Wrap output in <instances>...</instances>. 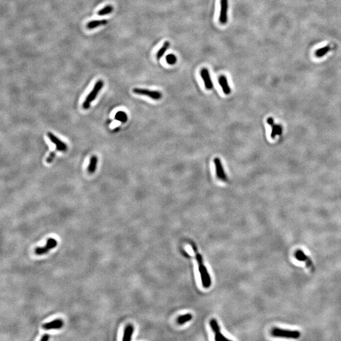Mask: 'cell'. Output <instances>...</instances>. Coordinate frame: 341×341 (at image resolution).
Returning <instances> with one entry per match:
<instances>
[{
    "instance_id": "1",
    "label": "cell",
    "mask_w": 341,
    "mask_h": 341,
    "mask_svg": "<svg viewBox=\"0 0 341 341\" xmlns=\"http://www.w3.org/2000/svg\"><path fill=\"white\" fill-rule=\"evenodd\" d=\"M192 246L193 250V251L195 253L197 261L198 264V270H199V272H200V277H201L202 285L205 288H209L211 285L210 276L209 274L208 270H207L206 267L205 266V265L203 264V258H202V256L200 255V254L198 253L196 246L194 244H192Z\"/></svg>"
},
{
    "instance_id": "2",
    "label": "cell",
    "mask_w": 341,
    "mask_h": 341,
    "mask_svg": "<svg viewBox=\"0 0 341 341\" xmlns=\"http://www.w3.org/2000/svg\"><path fill=\"white\" fill-rule=\"evenodd\" d=\"M104 85V82L102 80H99L98 81H96V83L95 84L92 90L88 94L85 101L83 102L82 107L84 109H85V110H88V109L90 107L91 103L95 99V98H96L98 94L103 88Z\"/></svg>"
},
{
    "instance_id": "3",
    "label": "cell",
    "mask_w": 341,
    "mask_h": 341,
    "mask_svg": "<svg viewBox=\"0 0 341 341\" xmlns=\"http://www.w3.org/2000/svg\"><path fill=\"white\" fill-rule=\"evenodd\" d=\"M271 335L276 337H284L287 339H297L301 336V333L298 331H291L282 329L280 328H274L271 331Z\"/></svg>"
},
{
    "instance_id": "4",
    "label": "cell",
    "mask_w": 341,
    "mask_h": 341,
    "mask_svg": "<svg viewBox=\"0 0 341 341\" xmlns=\"http://www.w3.org/2000/svg\"><path fill=\"white\" fill-rule=\"evenodd\" d=\"M133 92L138 95H145V96H147L154 100H159L162 98V94L156 90H151L141 88H134L133 89Z\"/></svg>"
},
{
    "instance_id": "5",
    "label": "cell",
    "mask_w": 341,
    "mask_h": 341,
    "mask_svg": "<svg viewBox=\"0 0 341 341\" xmlns=\"http://www.w3.org/2000/svg\"><path fill=\"white\" fill-rule=\"evenodd\" d=\"M58 244L57 240L54 238H49L47 240L46 244L43 247H37L35 250V253L37 255H43L48 253L52 249L56 247Z\"/></svg>"
},
{
    "instance_id": "6",
    "label": "cell",
    "mask_w": 341,
    "mask_h": 341,
    "mask_svg": "<svg viewBox=\"0 0 341 341\" xmlns=\"http://www.w3.org/2000/svg\"><path fill=\"white\" fill-rule=\"evenodd\" d=\"M294 257L299 262H305L306 267L310 268L312 272L314 271L315 267L311 258L307 256L304 252L301 250H297L294 253Z\"/></svg>"
},
{
    "instance_id": "7",
    "label": "cell",
    "mask_w": 341,
    "mask_h": 341,
    "mask_svg": "<svg viewBox=\"0 0 341 341\" xmlns=\"http://www.w3.org/2000/svg\"><path fill=\"white\" fill-rule=\"evenodd\" d=\"M47 135L49 140L56 146V150L58 151L64 152L67 151L68 146L66 143H65L62 140H61L59 138L57 137L56 136L54 135L51 132H48Z\"/></svg>"
},
{
    "instance_id": "8",
    "label": "cell",
    "mask_w": 341,
    "mask_h": 341,
    "mask_svg": "<svg viewBox=\"0 0 341 341\" xmlns=\"http://www.w3.org/2000/svg\"><path fill=\"white\" fill-rule=\"evenodd\" d=\"M214 162L215 167V173L217 178L219 179L222 181L226 182L227 181V177L224 172L223 166L219 158L215 157L214 160Z\"/></svg>"
},
{
    "instance_id": "9",
    "label": "cell",
    "mask_w": 341,
    "mask_h": 341,
    "mask_svg": "<svg viewBox=\"0 0 341 341\" xmlns=\"http://www.w3.org/2000/svg\"><path fill=\"white\" fill-rule=\"evenodd\" d=\"M210 325L214 332L215 333V340L217 341H223V340H229L223 334H221L220 327L218 325L215 319H211L210 322Z\"/></svg>"
},
{
    "instance_id": "10",
    "label": "cell",
    "mask_w": 341,
    "mask_h": 341,
    "mask_svg": "<svg viewBox=\"0 0 341 341\" xmlns=\"http://www.w3.org/2000/svg\"><path fill=\"white\" fill-rule=\"evenodd\" d=\"M200 77L203 80L205 87L207 90H212L214 87V84L211 80L210 73L207 68H203L200 71Z\"/></svg>"
},
{
    "instance_id": "11",
    "label": "cell",
    "mask_w": 341,
    "mask_h": 341,
    "mask_svg": "<svg viewBox=\"0 0 341 341\" xmlns=\"http://www.w3.org/2000/svg\"><path fill=\"white\" fill-rule=\"evenodd\" d=\"M228 0H221V10L219 15V22L225 24L227 22Z\"/></svg>"
},
{
    "instance_id": "12",
    "label": "cell",
    "mask_w": 341,
    "mask_h": 341,
    "mask_svg": "<svg viewBox=\"0 0 341 341\" xmlns=\"http://www.w3.org/2000/svg\"><path fill=\"white\" fill-rule=\"evenodd\" d=\"M64 322L61 319H56L52 322L44 323L43 325V328L45 330H52V329H60L63 326Z\"/></svg>"
},
{
    "instance_id": "13",
    "label": "cell",
    "mask_w": 341,
    "mask_h": 341,
    "mask_svg": "<svg viewBox=\"0 0 341 341\" xmlns=\"http://www.w3.org/2000/svg\"><path fill=\"white\" fill-rule=\"evenodd\" d=\"M267 123L272 127V131H271V138L274 139L276 135H280L282 133V130L281 126L279 125H276L274 124V119L272 118H267Z\"/></svg>"
},
{
    "instance_id": "14",
    "label": "cell",
    "mask_w": 341,
    "mask_h": 341,
    "mask_svg": "<svg viewBox=\"0 0 341 341\" xmlns=\"http://www.w3.org/2000/svg\"><path fill=\"white\" fill-rule=\"evenodd\" d=\"M219 83L222 89L223 92L226 95H229L231 93V88L228 84L226 77L224 75L220 76L219 78Z\"/></svg>"
},
{
    "instance_id": "15",
    "label": "cell",
    "mask_w": 341,
    "mask_h": 341,
    "mask_svg": "<svg viewBox=\"0 0 341 341\" xmlns=\"http://www.w3.org/2000/svg\"><path fill=\"white\" fill-rule=\"evenodd\" d=\"M108 21L107 20H95L90 21L87 23V28L88 29H94L95 28H98L99 27L105 25L107 23Z\"/></svg>"
},
{
    "instance_id": "16",
    "label": "cell",
    "mask_w": 341,
    "mask_h": 341,
    "mask_svg": "<svg viewBox=\"0 0 341 341\" xmlns=\"http://www.w3.org/2000/svg\"><path fill=\"white\" fill-rule=\"evenodd\" d=\"M98 157L96 156H92L90 157L89 166L87 168V171L89 173L93 174L95 172L98 166Z\"/></svg>"
},
{
    "instance_id": "17",
    "label": "cell",
    "mask_w": 341,
    "mask_h": 341,
    "mask_svg": "<svg viewBox=\"0 0 341 341\" xmlns=\"http://www.w3.org/2000/svg\"><path fill=\"white\" fill-rule=\"evenodd\" d=\"M134 332V327L132 325H128L125 329L123 337V341H129L131 340L132 335Z\"/></svg>"
},
{
    "instance_id": "18",
    "label": "cell",
    "mask_w": 341,
    "mask_h": 341,
    "mask_svg": "<svg viewBox=\"0 0 341 341\" xmlns=\"http://www.w3.org/2000/svg\"><path fill=\"white\" fill-rule=\"evenodd\" d=\"M114 10V8L112 5H108L104 6L103 8L101 9L98 11V16H105L107 15L110 14Z\"/></svg>"
},
{
    "instance_id": "19",
    "label": "cell",
    "mask_w": 341,
    "mask_h": 341,
    "mask_svg": "<svg viewBox=\"0 0 341 341\" xmlns=\"http://www.w3.org/2000/svg\"><path fill=\"white\" fill-rule=\"evenodd\" d=\"M169 46H170V43L169 41H166L164 43L163 46L160 48V49L157 51L156 54V58L158 60H160L163 56L166 51L168 49Z\"/></svg>"
},
{
    "instance_id": "20",
    "label": "cell",
    "mask_w": 341,
    "mask_h": 341,
    "mask_svg": "<svg viewBox=\"0 0 341 341\" xmlns=\"http://www.w3.org/2000/svg\"><path fill=\"white\" fill-rule=\"evenodd\" d=\"M114 119L121 123H125L128 120V116L124 111H118L114 116Z\"/></svg>"
},
{
    "instance_id": "21",
    "label": "cell",
    "mask_w": 341,
    "mask_h": 341,
    "mask_svg": "<svg viewBox=\"0 0 341 341\" xmlns=\"http://www.w3.org/2000/svg\"><path fill=\"white\" fill-rule=\"evenodd\" d=\"M331 49V48L329 46H326L325 47H323V48L317 50V51L315 52V55L318 58H321V57L325 56V54L329 51H330Z\"/></svg>"
},
{
    "instance_id": "22",
    "label": "cell",
    "mask_w": 341,
    "mask_h": 341,
    "mask_svg": "<svg viewBox=\"0 0 341 341\" xmlns=\"http://www.w3.org/2000/svg\"><path fill=\"white\" fill-rule=\"evenodd\" d=\"M192 318V315L189 314V313H188V314H185L184 315L178 318V323L181 325L184 324L186 322L189 321Z\"/></svg>"
},
{
    "instance_id": "23",
    "label": "cell",
    "mask_w": 341,
    "mask_h": 341,
    "mask_svg": "<svg viewBox=\"0 0 341 341\" xmlns=\"http://www.w3.org/2000/svg\"><path fill=\"white\" fill-rule=\"evenodd\" d=\"M166 60L169 64H174L177 61L176 57L174 55V54H168L166 58Z\"/></svg>"
},
{
    "instance_id": "24",
    "label": "cell",
    "mask_w": 341,
    "mask_h": 341,
    "mask_svg": "<svg viewBox=\"0 0 341 341\" xmlns=\"http://www.w3.org/2000/svg\"><path fill=\"white\" fill-rule=\"evenodd\" d=\"M56 155V152H51L49 154V155L48 156V157L46 158V162L48 163V164L51 163V162L53 161L54 159L55 158Z\"/></svg>"
},
{
    "instance_id": "25",
    "label": "cell",
    "mask_w": 341,
    "mask_h": 341,
    "mask_svg": "<svg viewBox=\"0 0 341 341\" xmlns=\"http://www.w3.org/2000/svg\"><path fill=\"white\" fill-rule=\"evenodd\" d=\"M49 339V335L44 334L40 340V341H47Z\"/></svg>"
}]
</instances>
